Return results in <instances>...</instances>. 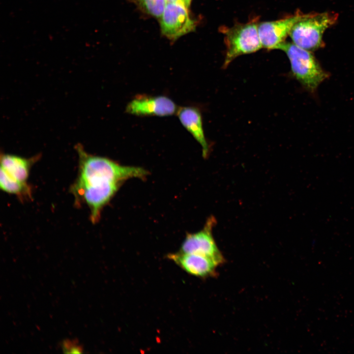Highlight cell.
<instances>
[{"label":"cell","mask_w":354,"mask_h":354,"mask_svg":"<svg viewBox=\"0 0 354 354\" xmlns=\"http://www.w3.org/2000/svg\"><path fill=\"white\" fill-rule=\"evenodd\" d=\"M75 148L79 157L78 173L71 192L78 205L87 206L90 220L95 223L122 182L132 178H144L148 172L142 168L121 165L108 158L90 154L80 144Z\"/></svg>","instance_id":"cell-1"},{"label":"cell","mask_w":354,"mask_h":354,"mask_svg":"<svg viewBox=\"0 0 354 354\" xmlns=\"http://www.w3.org/2000/svg\"><path fill=\"white\" fill-rule=\"evenodd\" d=\"M279 49L288 57L293 76L310 93L314 94L320 85L329 77L310 51L286 41Z\"/></svg>","instance_id":"cell-2"},{"label":"cell","mask_w":354,"mask_h":354,"mask_svg":"<svg viewBox=\"0 0 354 354\" xmlns=\"http://www.w3.org/2000/svg\"><path fill=\"white\" fill-rule=\"evenodd\" d=\"M335 13L324 12L303 14L294 25L289 36L292 42L308 51L322 47L325 30L337 19Z\"/></svg>","instance_id":"cell-3"},{"label":"cell","mask_w":354,"mask_h":354,"mask_svg":"<svg viewBox=\"0 0 354 354\" xmlns=\"http://www.w3.org/2000/svg\"><path fill=\"white\" fill-rule=\"evenodd\" d=\"M258 28V24L252 21L221 30L226 46L224 67L237 57L255 52L263 47Z\"/></svg>","instance_id":"cell-4"},{"label":"cell","mask_w":354,"mask_h":354,"mask_svg":"<svg viewBox=\"0 0 354 354\" xmlns=\"http://www.w3.org/2000/svg\"><path fill=\"white\" fill-rule=\"evenodd\" d=\"M215 224L214 217H209L203 229L186 235L179 251L210 258L219 266L224 264L225 259L217 246L212 235V229Z\"/></svg>","instance_id":"cell-5"},{"label":"cell","mask_w":354,"mask_h":354,"mask_svg":"<svg viewBox=\"0 0 354 354\" xmlns=\"http://www.w3.org/2000/svg\"><path fill=\"white\" fill-rule=\"evenodd\" d=\"M160 20L162 33L172 40L193 31L196 25L188 8L180 2L166 3Z\"/></svg>","instance_id":"cell-6"},{"label":"cell","mask_w":354,"mask_h":354,"mask_svg":"<svg viewBox=\"0 0 354 354\" xmlns=\"http://www.w3.org/2000/svg\"><path fill=\"white\" fill-rule=\"evenodd\" d=\"M302 15L298 13L280 20L259 24L258 33L262 47L268 50L279 49Z\"/></svg>","instance_id":"cell-7"},{"label":"cell","mask_w":354,"mask_h":354,"mask_svg":"<svg viewBox=\"0 0 354 354\" xmlns=\"http://www.w3.org/2000/svg\"><path fill=\"white\" fill-rule=\"evenodd\" d=\"M176 103L165 96H140L127 105L126 112L137 116H169L177 112Z\"/></svg>","instance_id":"cell-8"},{"label":"cell","mask_w":354,"mask_h":354,"mask_svg":"<svg viewBox=\"0 0 354 354\" xmlns=\"http://www.w3.org/2000/svg\"><path fill=\"white\" fill-rule=\"evenodd\" d=\"M167 258L188 274L202 278L216 276L219 266L211 258L199 254L178 251L169 254Z\"/></svg>","instance_id":"cell-9"},{"label":"cell","mask_w":354,"mask_h":354,"mask_svg":"<svg viewBox=\"0 0 354 354\" xmlns=\"http://www.w3.org/2000/svg\"><path fill=\"white\" fill-rule=\"evenodd\" d=\"M37 158H26L13 154H1L0 177L19 184L28 185L30 171Z\"/></svg>","instance_id":"cell-10"},{"label":"cell","mask_w":354,"mask_h":354,"mask_svg":"<svg viewBox=\"0 0 354 354\" xmlns=\"http://www.w3.org/2000/svg\"><path fill=\"white\" fill-rule=\"evenodd\" d=\"M177 114L182 125L201 145L203 156L207 157L209 146L205 135L200 110L194 107H183L178 108Z\"/></svg>","instance_id":"cell-11"},{"label":"cell","mask_w":354,"mask_h":354,"mask_svg":"<svg viewBox=\"0 0 354 354\" xmlns=\"http://www.w3.org/2000/svg\"><path fill=\"white\" fill-rule=\"evenodd\" d=\"M143 12L159 19L162 16L166 2L165 0H130Z\"/></svg>","instance_id":"cell-12"},{"label":"cell","mask_w":354,"mask_h":354,"mask_svg":"<svg viewBox=\"0 0 354 354\" xmlns=\"http://www.w3.org/2000/svg\"><path fill=\"white\" fill-rule=\"evenodd\" d=\"M62 349L66 353H81L82 349L79 346L67 340L62 343Z\"/></svg>","instance_id":"cell-13"},{"label":"cell","mask_w":354,"mask_h":354,"mask_svg":"<svg viewBox=\"0 0 354 354\" xmlns=\"http://www.w3.org/2000/svg\"><path fill=\"white\" fill-rule=\"evenodd\" d=\"M184 5L187 8L189 7L192 0H181Z\"/></svg>","instance_id":"cell-14"},{"label":"cell","mask_w":354,"mask_h":354,"mask_svg":"<svg viewBox=\"0 0 354 354\" xmlns=\"http://www.w3.org/2000/svg\"><path fill=\"white\" fill-rule=\"evenodd\" d=\"M166 3L170 2H180L183 3L181 0H165Z\"/></svg>","instance_id":"cell-15"}]
</instances>
